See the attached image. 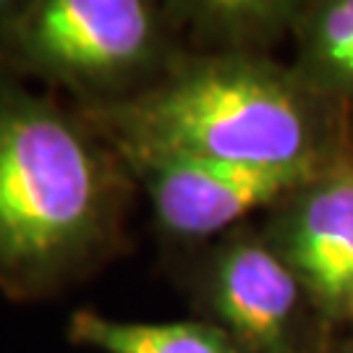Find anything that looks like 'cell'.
Listing matches in <instances>:
<instances>
[{
  "label": "cell",
  "mask_w": 353,
  "mask_h": 353,
  "mask_svg": "<svg viewBox=\"0 0 353 353\" xmlns=\"http://www.w3.org/2000/svg\"><path fill=\"white\" fill-rule=\"evenodd\" d=\"M301 3H170L178 29L189 24L199 39L223 52H259L262 45L293 29Z\"/></svg>",
  "instance_id": "9"
},
{
  "label": "cell",
  "mask_w": 353,
  "mask_h": 353,
  "mask_svg": "<svg viewBox=\"0 0 353 353\" xmlns=\"http://www.w3.org/2000/svg\"><path fill=\"white\" fill-rule=\"evenodd\" d=\"M332 353H353V343H343L341 348L335 345V348H332Z\"/></svg>",
  "instance_id": "11"
},
{
  "label": "cell",
  "mask_w": 353,
  "mask_h": 353,
  "mask_svg": "<svg viewBox=\"0 0 353 353\" xmlns=\"http://www.w3.org/2000/svg\"><path fill=\"white\" fill-rule=\"evenodd\" d=\"M68 341L100 353H241L223 330L199 322H123L89 309L68 319Z\"/></svg>",
  "instance_id": "8"
},
{
  "label": "cell",
  "mask_w": 353,
  "mask_h": 353,
  "mask_svg": "<svg viewBox=\"0 0 353 353\" xmlns=\"http://www.w3.org/2000/svg\"><path fill=\"white\" fill-rule=\"evenodd\" d=\"M196 306L241 353H332V325L319 314L262 228L239 225L204 256Z\"/></svg>",
  "instance_id": "4"
},
{
  "label": "cell",
  "mask_w": 353,
  "mask_h": 353,
  "mask_svg": "<svg viewBox=\"0 0 353 353\" xmlns=\"http://www.w3.org/2000/svg\"><path fill=\"white\" fill-rule=\"evenodd\" d=\"M348 319H353V306H351V314H348Z\"/></svg>",
  "instance_id": "12"
},
{
  "label": "cell",
  "mask_w": 353,
  "mask_h": 353,
  "mask_svg": "<svg viewBox=\"0 0 353 353\" xmlns=\"http://www.w3.org/2000/svg\"><path fill=\"white\" fill-rule=\"evenodd\" d=\"M134 189L118 152L84 115L0 81V290L58 293L123 241Z\"/></svg>",
  "instance_id": "2"
},
{
  "label": "cell",
  "mask_w": 353,
  "mask_h": 353,
  "mask_svg": "<svg viewBox=\"0 0 353 353\" xmlns=\"http://www.w3.org/2000/svg\"><path fill=\"white\" fill-rule=\"evenodd\" d=\"M290 34L296 63L290 71L316 97L353 110V0L301 3Z\"/></svg>",
  "instance_id": "7"
},
{
  "label": "cell",
  "mask_w": 353,
  "mask_h": 353,
  "mask_svg": "<svg viewBox=\"0 0 353 353\" xmlns=\"http://www.w3.org/2000/svg\"><path fill=\"white\" fill-rule=\"evenodd\" d=\"M123 165L134 183L147 191L157 228L168 239L183 243L230 233L256 210H272L316 173L239 168L186 157H131Z\"/></svg>",
  "instance_id": "6"
},
{
  "label": "cell",
  "mask_w": 353,
  "mask_h": 353,
  "mask_svg": "<svg viewBox=\"0 0 353 353\" xmlns=\"http://www.w3.org/2000/svg\"><path fill=\"white\" fill-rule=\"evenodd\" d=\"M81 115L121 160L319 170L351 144L345 110L262 52L176 55L152 84Z\"/></svg>",
  "instance_id": "1"
},
{
  "label": "cell",
  "mask_w": 353,
  "mask_h": 353,
  "mask_svg": "<svg viewBox=\"0 0 353 353\" xmlns=\"http://www.w3.org/2000/svg\"><path fill=\"white\" fill-rule=\"evenodd\" d=\"M176 16L144 0L16 3L0 29V55L84 105L123 100L173 63Z\"/></svg>",
  "instance_id": "3"
},
{
  "label": "cell",
  "mask_w": 353,
  "mask_h": 353,
  "mask_svg": "<svg viewBox=\"0 0 353 353\" xmlns=\"http://www.w3.org/2000/svg\"><path fill=\"white\" fill-rule=\"evenodd\" d=\"M16 8V3H6V0H0V29L6 24V19L11 16V11Z\"/></svg>",
  "instance_id": "10"
},
{
  "label": "cell",
  "mask_w": 353,
  "mask_h": 353,
  "mask_svg": "<svg viewBox=\"0 0 353 353\" xmlns=\"http://www.w3.org/2000/svg\"><path fill=\"white\" fill-rule=\"evenodd\" d=\"M262 233L319 314L332 327L345 322L353 306V141L272 207Z\"/></svg>",
  "instance_id": "5"
}]
</instances>
